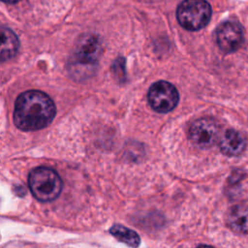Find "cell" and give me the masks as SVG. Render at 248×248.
Wrapping results in <instances>:
<instances>
[{
    "mask_svg": "<svg viewBox=\"0 0 248 248\" xmlns=\"http://www.w3.org/2000/svg\"><path fill=\"white\" fill-rule=\"evenodd\" d=\"M219 131V125L214 119L202 117L192 123L189 129V138L196 146L208 148L217 141Z\"/></svg>",
    "mask_w": 248,
    "mask_h": 248,
    "instance_id": "obj_6",
    "label": "cell"
},
{
    "mask_svg": "<svg viewBox=\"0 0 248 248\" xmlns=\"http://www.w3.org/2000/svg\"><path fill=\"white\" fill-rule=\"evenodd\" d=\"M198 248H214V247H212V246H208V245H201V246H199Z\"/></svg>",
    "mask_w": 248,
    "mask_h": 248,
    "instance_id": "obj_13",
    "label": "cell"
},
{
    "mask_svg": "<svg viewBox=\"0 0 248 248\" xmlns=\"http://www.w3.org/2000/svg\"><path fill=\"white\" fill-rule=\"evenodd\" d=\"M147 97L151 108L157 112L164 113L172 110L179 100L176 88L165 80H160L152 84Z\"/></svg>",
    "mask_w": 248,
    "mask_h": 248,
    "instance_id": "obj_5",
    "label": "cell"
},
{
    "mask_svg": "<svg viewBox=\"0 0 248 248\" xmlns=\"http://www.w3.org/2000/svg\"><path fill=\"white\" fill-rule=\"evenodd\" d=\"M19 42L16 35L9 28H1V59L2 61L12 58L18 49Z\"/></svg>",
    "mask_w": 248,
    "mask_h": 248,
    "instance_id": "obj_10",
    "label": "cell"
},
{
    "mask_svg": "<svg viewBox=\"0 0 248 248\" xmlns=\"http://www.w3.org/2000/svg\"><path fill=\"white\" fill-rule=\"evenodd\" d=\"M3 2H6V3H9V4H15L16 2H18L19 0H2Z\"/></svg>",
    "mask_w": 248,
    "mask_h": 248,
    "instance_id": "obj_12",
    "label": "cell"
},
{
    "mask_svg": "<svg viewBox=\"0 0 248 248\" xmlns=\"http://www.w3.org/2000/svg\"><path fill=\"white\" fill-rule=\"evenodd\" d=\"M216 41L223 51H235L241 46L243 41L241 27L234 21L223 22L217 28Z\"/></svg>",
    "mask_w": 248,
    "mask_h": 248,
    "instance_id": "obj_7",
    "label": "cell"
},
{
    "mask_svg": "<svg viewBox=\"0 0 248 248\" xmlns=\"http://www.w3.org/2000/svg\"><path fill=\"white\" fill-rule=\"evenodd\" d=\"M103 44L101 38L96 34H83L76 44L75 51L71 59V70L77 75L86 76L97 66L102 55Z\"/></svg>",
    "mask_w": 248,
    "mask_h": 248,
    "instance_id": "obj_2",
    "label": "cell"
},
{
    "mask_svg": "<svg viewBox=\"0 0 248 248\" xmlns=\"http://www.w3.org/2000/svg\"><path fill=\"white\" fill-rule=\"evenodd\" d=\"M28 182L31 193L41 202L55 200L62 190V180L59 174L46 167H39L31 170Z\"/></svg>",
    "mask_w": 248,
    "mask_h": 248,
    "instance_id": "obj_3",
    "label": "cell"
},
{
    "mask_svg": "<svg viewBox=\"0 0 248 248\" xmlns=\"http://www.w3.org/2000/svg\"><path fill=\"white\" fill-rule=\"evenodd\" d=\"M109 232L119 241L127 244L130 247L138 248L140 243V238L138 233L122 225H113L109 229Z\"/></svg>",
    "mask_w": 248,
    "mask_h": 248,
    "instance_id": "obj_11",
    "label": "cell"
},
{
    "mask_svg": "<svg viewBox=\"0 0 248 248\" xmlns=\"http://www.w3.org/2000/svg\"><path fill=\"white\" fill-rule=\"evenodd\" d=\"M227 221L233 232L248 233V207L244 204L232 206L228 213Z\"/></svg>",
    "mask_w": 248,
    "mask_h": 248,
    "instance_id": "obj_9",
    "label": "cell"
},
{
    "mask_svg": "<svg viewBox=\"0 0 248 248\" xmlns=\"http://www.w3.org/2000/svg\"><path fill=\"white\" fill-rule=\"evenodd\" d=\"M219 145L225 155L238 156L246 148V140L239 132L229 129L221 137Z\"/></svg>",
    "mask_w": 248,
    "mask_h": 248,
    "instance_id": "obj_8",
    "label": "cell"
},
{
    "mask_svg": "<svg viewBox=\"0 0 248 248\" xmlns=\"http://www.w3.org/2000/svg\"><path fill=\"white\" fill-rule=\"evenodd\" d=\"M55 111L53 101L46 93L28 90L21 93L15 103V124L23 131L40 130L52 121Z\"/></svg>",
    "mask_w": 248,
    "mask_h": 248,
    "instance_id": "obj_1",
    "label": "cell"
},
{
    "mask_svg": "<svg viewBox=\"0 0 248 248\" xmlns=\"http://www.w3.org/2000/svg\"><path fill=\"white\" fill-rule=\"evenodd\" d=\"M176 17L183 28L197 31L209 22L211 7L205 0H183L177 8Z\"/></svg>",
    "mask_w": 248,
    "mask_h": 248,
    "instance_id": "obj_4",
    "label": "cell"
}]
</instances>
